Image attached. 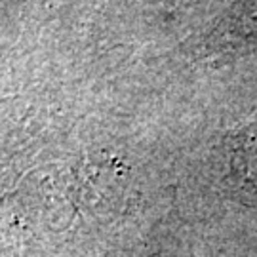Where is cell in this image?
<instances>
[{"label": "cell", "mask_w": 257, "mask_h": 257, "mask_svg": "<svg viewBox=\"0 0 257 257\" xmlns=\"http://www.w3.org/2000/svg\"><path fill=\"white\" fill-rule=\"evenodd\" d=\"M215 35L234 42L257 40V0H236Z\"/></svg>", "instance_id": "6da1fadb"}]
</instances>
